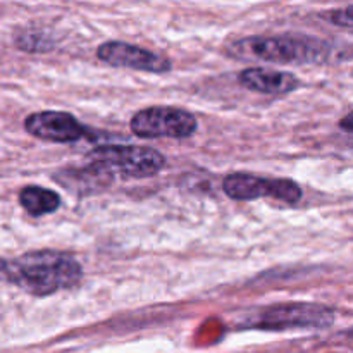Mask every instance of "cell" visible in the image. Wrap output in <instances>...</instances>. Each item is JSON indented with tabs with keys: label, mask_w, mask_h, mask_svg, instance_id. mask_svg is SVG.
I'll list each match as a JSON object with an SVG mask.
<instances>
[{
	"label": "cell",
	"mask_w": 353,
	"mask_h": 353,
	"mask_svg": "<svg viewBox=\"0 0 353 353\" xmlns=\"http://www.w3.org/2000/svg\"><path fill=\"white\" fill-rule=\"evenodd\" d=\"M3 278L34 296H47L76 286L81 265L74 257L55 250L28 252L14 261H3Z\"/></svg>",
	"instance_id": "6da1fadb"
},
{
	"label": "cell",
	"mask_w": 353,
	"mask_h": 353,
	"mask_svg": "<svg viewBox=\"0 0 353 353\" xmlns=\"http://www.w3.org/2000/svg\"><path fill=\"white\" fill-rule=\"evenodd\" d=\"M233 54L238 57L259 59V61L278 62V64H307L323 62L330 48L321 40L283 37H250L233 45Z\"/></svg>",
	"instance_id": "7a4b0ae2"
},
{
	"label": "cell",
	"mask_w": 353,
	"mask_h": 353,
	"mask_svg": "<svg viewBox=\"0 0 353 353\" xmlns=\"http://www.w3.org/2000/svg\"><path fill=\"white\" fill-rule=\"evenodd\" d=\"M88 159L92 165L109 172L110 176L116 171L130 178L154 176L165 165V159L161 152L134 145H105L95 148Z\"/></svg>",
	"instance_id": "3957f363"
},
{
	"label": "cell",
	"mask_w": 353,
	"mask_h": 353,
	"mask_svg": "<svg viewBox=\"0 0 353 353\" xmlns=\"http://www.w3.org/2000/svg\"><path fill=\"white\" fill-rule=\"evenodd\" d=\"M130 126L140 138H188L195 133L196 119L188 110L155 105L138 110Z\"/></svg>",
	"instance_id": "277c9868"
},
{
	"label": "cell",
	"mask_w": 353,
	"mask_h": 353,
	"mask_svg": "<svg viewBox=\"0 0 353 353\" xmlns=\"http://www.w3.org/2000/svg\"><path fill=\"white\" fill-rule=\"evenodd\" d=\"M223 188L230 199L255 200L261 196H272L286 203H296L302 199V190L290 179H265L247 172H234L226 176Z\"/></svg>",
	"instance_id": "5b68a950"
},
{
	"label": "cell",
	"mask_w": 353,
	"mask_h": 353,
	"mask_svg": "<svg viewBox=\"0 0 353 353\" xmlns=\"http://www.w3.org/2000/svg\"><path fill=\"white\" fill-rule=\"evenodd\" d=\"M334 312L317 303H286L265 310L257 326L262 330H288V327H326L333 324Z\"/></svg>",
	"instance_id": "8992f818"
},
{
	"label": "cell",
	"mask_w": 353,
	"mask_h": 353,
	"mask_svg": "<svg viewBox=\"0 0 353 353\" xmlns=\"http://www.w3.org/2000/svg\"><path fill=\"white\" fill-rule=\"evenodd\" d=\"M97 57L114 68H131L147 72H168L171 69L169 59L124 41H105L97 48Z\"/></svg>",
	"instance_id": "52a82bcc"
},
{
	"label": "cell",
	"mask_w": 353,
	"mask_h": 353,
	"mask_svg": "<svg viewBox=\"0 0 353 353\" xmlns=\"http://www.w3.org/2000/svg\"><path fill=\"white\" fill-rule=\"evenodd\" d=\"M24 130L40 140L55 141V143L78 141L85 134V128L74 116L57 110L31 114L24 119Z\"/></svg>",
	"instance_id": "ba28073f"
},
{
	"label": "cell",
	"mask_w": 353,
	"mask_h": 353,
	"mask_svg": "<svg viewBox=\"0 0 353 353\" xmlns=\"http://www.w3.org/2000/svg\"><path fill=\"white\" fill-rule=\"evenodd\" d=\"M240 83L252 92L265 93V95H285L293 92L300 81L292 72L250 68L240 72Z\"/></svg>",
	"instance_id": "9c48e42d"
},
{
	"label": "cell",
	"mask_w": 353,
	"mask_h": 353,
	"mask_svg": "<svg viewBox=\"0 0 353 353\" xmlns=\"http://www.w3.org/2000/svg\"><path fill=\"white\" fill-rule=\"evenodd\" d=\"M19 202L28 214L40 217L55 212L61 205V196L41 186H24L19 192Z\"/></svg>",
	"instance_id": "30bf717a"
},
{
	"label": "cell",
	"mask_w": 353,
	"mask_h": 353,
	"mask_svg": "<svg viewBox=\"0 0 353 353\" xmlns=\"http://www.w3.org/2000/svg\"><path fill=\"white\" fill-rule=\"evenodd\" d=\"M330 21H333L338 26H353V6L347 7V9L333 10L330 14Z\"/></svg>",
	"instance_id": "8fae6325"
},
{
	"label": "cell",
	"mask_w": 353,
	"mask_h": 353,
	"mask_svg": "<svg viewBox=\"0 0 353 353\" xmlns=\"http://www.w3.org/2000/svg\"><path fill=\"white\" fill-rule=\"evenodd\" d=\"M340 126H341V130L350 131V133H353V112H350L348 116H345L343 119H341Z\"/></svg>",
	"instance_id": "7c38bea8"
}]
</instances>
